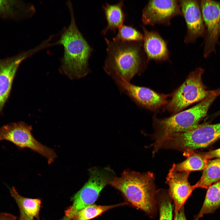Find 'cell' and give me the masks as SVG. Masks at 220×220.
<instances>
[{"mask_svg":"<svg viewBox=\"0 0 220 220\" xmlns=\"http://www.w3.org/2000/svg\"><path fill=\"white\" fill-rule=\"evenodd\" d=\"M156 198L160 211L159 220H172V200L168 193L162 189L157 190Z\"/></svg>","mask_w":220,"mask_h":220,"instance_id":"7402d4cb","label":"cell"},{"mask_svg":"<svg viewBox=\"0 0 220 220\" xmlns=\"http://www.w3.org/2000/svg\"><path fill=\"white\" fill-rule=\"evenodd\" d=\"M19 220H31L27 218L26 217L23 215H20L19 218ZM63 220H71V219L67 218H64V219Z\"/></svg>","mask_w":220,"mask_h":220,"instance_id":"4316f807","label":"cell"},{"mask_svg":"<svg viewBox=\"0 0 220 220\" xmlns=\"http://www.w3.org/2000/svg\"><path fill=\"white\" fill-rule=\"evenodd\" d=\"M186 159L178 164L173 163L175 170L178 172L204 170L207 167L208 161L203 153H198L194 150H187L183 152Z\"/></svg>","mask_w":220,"mask_h":220,"instance_id":"e0dca14e","label":"cell"},{"mask_svg":"<svg viewBox=\"0 0 220 220\" xmlns=\"http://www.w3.org/2000/svg\"><path fill=\"white\" fill-rule=\"evenodd\" d=\"M203 153L208 160L214 158H220V148Z\"/></svg>","mask_w":220,"mask_h":220,"instance_id":"cb8c5ba5","label":"cell"},{"mask_svg":"<svg viewBox=\"0 0 220 220\" xmlns=\"http://www.w3.org/2000/svg\"><path fill=\"white\" fill-rule=\"evenodd\" d=\"M174 220H187L185 214L184 206L181 208L177 215L174 217Z\"/></svg>","mask_w":220,"mask_h":220,"instance_id":"484cf974","label":"cell"},{"mask_svg":"<svg viewBox=\"0 0 220 220\" xmlns=\"http://www.w3.org/2000/svg\"><path fill=\"white\" fill-rule=\"evenodd\" d=\"M118 33L113 39L116 41L141 42L143 35L132 26L123 25L118 29Z\"/></svg>","mask_w":220,"mask_h":220,"instance_id":"603a6c76","label":"cell"},{"mask_svg":"<svg viewBox=\"0 0 220 220\" xmlns=\"http://www.w3.org/2000/svg\"><path fill=\"white\" fill-rule=\"evenodd\" d=\"M107 55L103 68L112 78H120L128 82L142 69L143 57L140 42L112 41L105 38Z\"/></svg>","mask_w":220,"mask_h":220,"instance_id":"3957f363","label":"cell"},{"mask_svg":"<svg viewBox=\"0 0 220 220\" xmlns=\"http://www.w3.org/2000/svg\"><path fill=\"white\" fill-rule=\"evenodd\" d=\"M182 13L185 20L187 33L184 42L194 43L200 37H204L205 28L200 2L197 0L179 1Z\"/></svg>","mask_w":220,"mask_h":220,"instance_id":"7c38bea8","label":"cell"},{"mask_svg":"<svg viewBox=\"0 0 220 220\" xmlns=\"http://www.w3.org/2000/svg\"><path fill=\"white\" fill-rule=\"evenodd\" d=\"M219 95L220 88L215 90L210 96L188 109L168 118L159 119L154 117L153 126L154 131L151 137L154 142L149 147L157 145L171 134L186 131L196 127L206 116L210 107Z\"/></svg>","mask_w":220,"mask_h":220,"instance_id":"277c9868","label":"cell"},{"mask_svg":"<svg viewBox=\"0 0 220 220\" xmlns=\"http://www.w3.org/2000/svg\"><path fill=\"white\" fill-rule=\"evenodd\" d=\"M109 185L119 190L127 203L151 216L156 212L157 192L154 174L125 170L120 177H115Z\"/></svg>","mask_w":220,"mask_h":220,"instance_id":"7a4b0ae2","label":"cell"},{"mask_svg":"<svg viewBox=\"0 0 220 220\" xmlns=\"http://www.w3.org/2000/svg\"><path fill=\"white\" fill-rule=\"evenodd\" d=\"M200 6L205 28L204 57L215 52L220 36V2L201 0Z\"/></svg>","mask_w":220,"mask_h":220,"instance_id":"ba28073f","label":"cell"},{"mask_svg":"<svg viewBox=\"0 0 220 220\" xmlns=\"http://www.w3.org/2000/svg\"><path fill=\"white\" fill-rule=\"evenodd\" d=\"M219 181L220 158H217L209 160L200 179L193 186L195 189L198 188L208 189L212 184Z\"/></svg>","mask_w":220,"mask_h":220,"instance_id":"ffe728a7","label":"cell"},{"mask_svg":"<svg viewBox=\"0 0 220 220\" xmlns=\"http://www.w3.org/2000/svg\"><path fill=\"white\" fill-rule=\"evenodd\" d=\"M88 171V181L75 195L72 205L65 211L66 217L69 218L79 211L94 204L102 189L116 176L114 171L109 166L94 167Z\"/></svg>","mask_w":220,"mask_h":220,"instance_id":"52a82bcc","label":"cell"},{"mask_svg":"<svg viewBox=\"0 0 220 220\" xmlns=\"http://www.w3.org/2000/svg\"><path fill=\"white\" fill-rule=\"evenodd\" d=\"M113 79L120 90L142 107L156 110L168 102L167 98L170 95L159 94L148 88L135 85L119 77Z\"/></svg>","mask_w":220,"mask_h":220,"instance_id":"9c48e42d","label":"cell"},{"mask_svg":"<svg viewBox=\"0 0 220 220\" xmlns=\"http://www.w3.org/2000/svg\"><path fill=\"white\" fill-rule=\"evenodd\" d=\"M66 3L70 13V23L63 29L55 43L62 45L64 49L59 71L71 79H76L90 72L88 62L93 50L78 28L72 3L68 1Z\"/></svg>","mask_w":220,"mask_h":220,"instance_id":"6da1fadb","label":"cell"},{"mask_svg":"<svg viewBox=\"0 0 220 220\" xmlns=\"http://www.w3.org/2000/svg\"><path fill=\"white\" fill-rule=\"evenodd\" d=\"M207 189L201 208L193 220H198L204 214L213 213L220 207V181Z\"/></svg>","mask_w":220,"mask_h":220,"instance_id":"d6986e66","label":"cell"},{"mask_svg":"<svg viewBox=\"0 0 220 220\" xmlns=\"http://www.w3.org/2000/svg\"><path fill=\"white\" fill-rule=\"evenodd\" d=\"M204 71L199 68L191 72L184 82L172 94V98L165 105V110L174 114L213 93L215 90H208L203 83L202 77Z\"/></svg>","mask_w":220,"mask_h":220,"instance_id":"8992f818","label":"cell"},{"mask_svg":"<svg viewBox=\"0 0 220 220\" xmlns=\"http://www.w3.org/2000/svg\"><path fill=\"white\" fill-rule=\"evenodd\" d=\"M128 204L124 202L110 205H99L93 204L77 212L71 220H90L101 215L105 212L115 207Z\"/></svg>","mask_w":220,"mask_h":220,"instance_id":"44dd1931","label":"cell"},{"mask_svg":"<svg viewBox=\"0 0 220 220\" xmlns=\"http://www.w3.org/2000/svg\"><path fill=\"white\" fill-rule=\"evenodd\" d=\"M220 138V123L198 125L188 131L168 136L164 141L166 149L183 152L205 148Z\"/></svg>","mask_w":220,"mask_h":220,"instance_id":"5b68a950","label":"cell"},{"mask_svg":"<svg viewBox=\"0 0 220 220\" xmlns=\"http://www.w3.org/2000/svg\"><path fill=\"white\" fill-rule=\"evenodd\" d=\"M141 28L144 34L143 47L147 61L168 60L169 54L166 42L157 32L149 31L143 26Z\"/></svg>","mask_w":220,"mask_h":220,"instance_id":"5bb4252c","label":"cell"},{"mask_svg":"<svg viewBox=\"0 0 220 220\" xmlns=\"http://www.w3.org/2000/svg\"><path fill=\"white\" fill-rule=\"evenodd\" d=\"M190 173L177 171L172 165L167 177L166 183L169 188L168 193L174 204V217L195 189L188 181Z\"/></svg>","mask_w":220,"mask_h":220,"instance_id":"4fadbf2b","label":"cell"},{"mask_svg":"<svg viewBox=\"0 0 220 220\" xmlns=\"http://www.w3.org/2000/svg\"><path fill=\"white\" fill-rule=\"evenodd\" d=\"M37 46L11 57L0 59V114L8 100L19 66L24 60L41 50Z\"/></svg>","mask_w":220,"mask_h":220,"instance_id":"30bf717a","label":"cell"},{"mask_svg":"<svg viewBox=\"0 0 220 220\" xmlns=\"http://www.w3.org/2000/svg\"><path fill=\"white\" fill-rule=\"evenodd\" d=\"M219 113H220V112H219Z\"/></svg>","mask_w":220,"mask_h":220,"instance_id":"83f0119b","label":"cell"},{"mask_svg":"<svg viewBox=\"0 0 220 220\" xmlns=\"http://www.w3.org/2000/svg\"><path fill=\"white\" fill-rule=\"evenodd\" d=\"M16 217L12 214L8 213L0 214V220H16Z\"/></svg>","mask_w":220,"mask_h":220,"instance_id":"d4e9b609","label":"cell"},{"mask_svg":"<svg viewBox=\"0 0 220 220\" xmlns=\"http://www.w3.org/2000/svg\"><path fill=\"white\" fill-rule=\"evenodd\" d=\"M9 191L19 207L20 215L25 216L31 220H33L34 218H38L41 204L39 199L22 196L14 187L9 189Z\"/></svg>","mask_w":220,"mask_h":220,"instance_id":"ac0fdd59","label":"cell"},{"mask_svg":"<svg viewBox=\"0 0 220 220\" xmlns=\"http://www.w3.org/2000/svg\"><path fill=\"white\" fill-rule=\"evenodd\" d=\"M124 2L123 0L115 4L106 3L102 6L107 23L106 27L101 32L105 35L109 31L115 33L116 30L123 25L127 16L123 10Z\"/></svg>","mask_w":220,"mask_h":220,"instance_id":"2e32d148","label":"cell"},{"mask_svg":"<svg viewBox=\"0 0 220 220\" xmlns=\"http://www.w3.org/2000/svg\"><path fill=\"white\" fill-rule=\"evenodd\" d=\"M35 13L34 7L31 4L20 1L0 0V16L2 18H28Z\"/></svg>","mask_w":220,"mask_h":220,"instance_id":"9a60e30c","label":"cell"},{"mask_svg":"<svg viewBox=\"0 0 220 220\" xmlns=\"http://www.w3.org/2000/svg\"><path fill=\"white\" fill-rule=\"evenodd\" d=\"M182 15L179 1L150 0L142 10V20L146 25H169L173 17Z\"/></svg>","mask_w":220,"mask_h":220,"instance_id":"8fae6325","label":"cell"}]
</instances>
